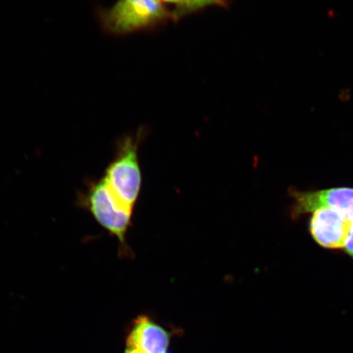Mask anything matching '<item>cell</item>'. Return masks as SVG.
I'll return each mask as SVG.
<instances>
[{"instance_id":"obj_3","label":"cell","mask_w":353,"mask_h":353,"mask_svg":"<svg viewBox=\"0 0 353 353\" xmlns=\"http://www.w3.org/2000/svg\"><path fill=\"white\" fill-rule=\"evenodd\" d=\"M86 204L92 216L110 235L120 243V252L130 255L126 236L131 227L132 212L123 208L101 179L92 183L86 196Z\"/></svg>"},{"instance_id":"obj_2","label":"cell","mask_w":353,"mask_h":353,"mask_svg":"<svg viewBox=\"0 0 353 353\" xmlns=\"http://www.w3.org/2000/svg\"><path fill=\"white\" fill-rule=\"evenodd\" d=\"M173 14L161 0H119L101 12L104 28L114 34H126L164 21Z\"/></svg>"},{"instance_id":"obj_8","label":"cell","mask_w":353,"mask_h":353,"mask_svg":"<svg viewBox=\"0 0 353 353\" xmlns=\"http://www.w3.org/2000/svg\"><path fill=\"white\" fill-rule=\"evenodd\" d=\"M225 0H193L194 10L211 6V4H218V6H224Z\"/></svg>"},{"instance_id":"obj_9","label":"cell","mask_w":353,"mask_h":353,"mask_svg":"<svg viewBox=\"0 0 353 353\" xmlns=\"http://www.w3.org/2000/svg\"><path fill=\"white\" fill-rule=\"evenodd\" d=\"M344 250L347 255H350V257L353 259V223L351 228L350 236L347 238V241L346 242L345 247H344Z\"/></svg>"},{"instance_id":"obj_5","label":"cell","mask_w":353,"mask_h":353,"mask_svg":"<svg viewBox=\"0 0 353 353\" xmlns=\"http://www.w3.org/2000/svg\"><path fill=\"white\" fill-rule=\"evenodd\" d=\"M309 232L322 248L343 250L350 236L352 222L339 212L321 207L312 212Z\"/></svg>"},{"instance_id":"obj_7","label":"cell","mask_w":353,"mask_h":353,"mask_svg":"<svg viewBox=\"0 0 353 353\" xmlns=\"http://www.w3.org/2000/svg\"><path fill=\"white\" fill-rule=\"evenodd\" d=\"M161 1L165 3H174L176 6V10L173 13V17L176 19L194 10L193 0H161Z\"/></svg>"},{"instance_id":"obj_4","label":"cell","mask_w":353,"mask_h":353,"mask_svg":"<svg viewBox=\"0 0 353 353\" xmlns=\"http://www.w3.org/2000/svg\"><path fill=\"white\" fill-rule=\"evenodd\" d=\"M293 199L290 215L294 219L311 214L321 207L336 210L351 220L353 223V188L339 187L303 192L292 188L289 189Z\"/></svg>"},{"instance_id":"obj_1","label":"cell","mask_w":353,"mask_h":353,"mask_svg":"<svg viewBox=\"0 0 353 353\" xmlns=\"http://www.w3.org/2000/svg\"><path fill=\"white\" fill-rule=\"evenodd\" d=\"M139 147V138L128 137L123 139L103 179L119 204L132 212L139 200L143 183Z\"/></svg>"},{"instance_id":"obj_10","label":"cell","mask_w":353,"mask_h":353,"mask_svg":"<svg viewBox=\"0 0 353 353\" xmlns=\"http://www.w3.org/2000/svg\"><path fill=\"white\" fill-rule=\"evenodd\" d=\"M123 353H141V352H139L138 350H134V348L126 347V350H125V352H123Z\"/></svg>"},{"instance_id":"obj_6","label":"cell","mask_w":353,"mask_h":353,"mask_svg":"<svg viewBox=\"0 0 353 353\" xmlns=\"http://www.w3.org/2000/svg\"><path fill=\"white\" fill-rule=\"evenodd\" d=\"M173 332L149 316L141 315L132 322L126 338V347L141 353H169Z\"/></svg>"}]
</instances>
